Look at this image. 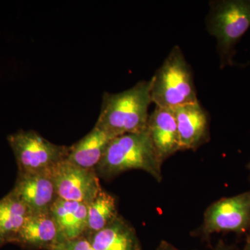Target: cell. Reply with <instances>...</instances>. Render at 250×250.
I'll use <instances>...</instances> for the list:
<instances>
[{
	"label": "cell",
	"mask_w": 250,
	"mask_h": 250,
	"mask_svg": "<svg viewBox=\"0 0 250 250\" xmlns=\"http://www.w3.org/2000/svg\"><path fill=\"white\" fill-rule=\"evenodd\" d=\"M150 90V80H143L120 93L105 92L95 126L115 137L147 129Z\"/></svg>",
	"instance_id": "1"
},
{
	"label": "cell",
	"mask_w": 250,
	"mask_h": 250,
	"mask_svg": "<svg viewBox=\"0 0 250 250\" xmlns=\"http://www.w3.org/2000/svg\"><path fill=\"white\" fill-rule=\"evenodd\" d=\"M162 164L147 129L112 140L95 171L104 178L111 179L126 171L141 170L161 182Z\"/></svg>",
	"instance_id": "2"
},
{
	"label": "cell",
	"mask_w": 250,
	"mask_h": 250,
	"mask_svg": "<svg viewBox=\"0 0 250 250\" xmlns=\"http://www.w3.org/2000/svg\"><path fill=\"white\" fill-rule=\"evenodd\" d=\"M151 98L159 107L174 108L198 102L191 67L174 46L151 78Z\"/></svg>",
	"instance_id": "3"
},
{
	"label": "cell",
	"mask_w": 250,
	"mask_h": 250,
	"mask_svg": "<svg viewBox=\"0 0 250 250\" xmlns=\"http://www.w3.org/2000/svg\"><path fill=\"white\" fill-rule=\"evenodd\" d=\"M209 4L206 22L216 39L220 66L233 65L235 47L250 28V0H220Z\"/></svg>",
	"instance_id": "4"
},
{
	"label": "cell",
	"mask_w": 250,
	"mask_h": 250,
	"mask_svg": "<svg viewBox=\"0 0 250 250\" xmlns=\"http://www.w3.org/2000/svg\"><path fill=\"white\" fill-rule=\"evenodd\" d=\"M8 143L12 149L18 173H43L65 160L69 147L59 146L33 130H20L10 134Z\"/></svg>",
	"instance_id": "5"
},
{
	"label": "cell",
	"mask_w": 250,
	"mask_h": 250,
	"mask_svg": "<svg viewBox=\"0 0 250 250\" xmlns=\"http://www.w3.org/2000/svg\"><path fill=\"white\" fill-rule=\"evenodd\" d=\"M250 231V189L211 204L205 210L201 226L194 231L193 235L207 241L216 233L241 235Z\"/></svg>",
	"instance_id": "6"
},
{
	"label": "cell",
	"mask_w": 250,
	"mask_h": 250,
	"mask_svg": "<svg viewBox=\"0 0 250 250\" xmlns=\"http://www.w3.org/2000/svg\"><path fill=\"white\" fill-rule=\"evenodd\" d=\"M49 173L57 196L62 200L88 205L103 190L95 170L83 168L66 159L57 164Z\"/></svg>",
	"instance_id": "7"
},
{
	"label": "cell",
	"mask_w": 250,
	"mask_h": 250,
	"mask_svg": "<svg viewBox=\"0 0 250 250\" xmlns=\"http://www.w3.org/2000/svg\"><path fill=\"white\" fill-rule=\"evenodd\" d=\"M11 192L27 207L31 213L49 211L58 196L49 172L18 173Z\"/></svg>",
	"instance_id": "8"
},
{
	"label": "cell",
	"mask_w": 250,
	"mask_h": 250,
	"mask_svg": "<svg viewBox=\"0 0 250 250\" xmlns=\"http://www.w3.org/2000/svg\"><path fill=\"white\" fill-rule=\"evenodd\" d=\"M177 123L181 150H195L210 139L209 116L200 102L172 109Z\"/></svg>",
	"instance_id": "9"
},
{
	"label": "cell",
	"mask_w": 250,
	"mask_h": 250,
	"mask_svg": "<svg viewBox=\"0 0 250 250\" xmlns=\"http://www.w3.org/2000/svg\"><path fill=\"white\" fill-rule=\"evenodd\" d=\"M147 130L161 162L181 151L178 130L172 109L156 106L149 114Z\"/></svg>",
	"instance_id": "10"
},
{
	"label": "cell",
	"mask_w": 250,
	"mask_h": 250,
	"mask_svg": "<svg viewBox=\"0 0 250 250\" xmlns=\"http://www.w3.org/2000/svg\"><path fill=\"white\" fill-rule=\"evenodd\" d=\"M59 242L58 229L50 212L31 213L14 244L28 250H51Z\"/></svg>",
	"instance_id": "11"
},
{
	"label": "cell",
	"mask_w": 250,
	"mask_h": 250,
	"mask_svg": "<svg viewBox=\"0 0 250 250\" xmlns=\"http://www.w3.org/2000/svg\"><path fill=\"white\" fill-rule=\"evenodd\" d=\"M49 212L58 229V243L85 236L88 205L82 202L67 201L58 197L51 207Z\"/></svg>",
	"instance_id": "12"
},
{
	"label": "cell",
	"mask_w": 250,
	"mask_h": 250,
	"mask_svg": "<svg viewBox=\"0 0 250 250\" xmlns=\"http://www.w3.org/2000/svg\"><path fill=\"white\" fill-rule=\"evenodd\" d=\"M86 238L95 250H142L134 227L121 215L103 229Z\"/></svg>",
	"instance_id": "13"
},
{
	"label": "cell",
	"mask_w": 250,
	"mask_h": 250,
	"mask_svg": "<svg viewBox=\"0 0 250 250\" xmlns=\"http://www.w3.org/2000/svg\"><path fill=\"white\" fill-rule=\"evenodd\" d=\"M114 138L95 125L84 137L69 147L66 160L83 168L95 170Z\"/></svg>",
	"instance_id": "14"
},
{
	"label": "cell",
	"mask_w": 250,
	"mask_h": 250,
	"mask_svg": "<svg viewBox=\"0 0 250 250\" xmlns=\"http://www.w3.org/2000/svg\"><path fill=\"white\" fill-rule=\"evenodd\" d=\"M31 214L30 210L11 191L0 200V238L3 246L14 244Z\"/></svg>",
	"instance_id": "15"
},
{
	"label": "cell",
	"mask_w": 250,
	"mask_h": 250,
	"mask_svg": "<svg viewBox=\"0 0 250 250\" xmlns=\"http://www.w3.org/2000/svg\"><path fill=\"white\" fill-rule=\"evenodd\" d=\"M118 215L116 198L103 189L88 205L87 229L84 236H91L103 229Z\"/></svg>",
	"instance_id": "16"
},
{
	"label": "cell",
	"mask_w": 250,
	"mask_h": 250,
	"mask_svg": "<svg viewBox=\"0 0 250 250\" xmlns=\"http://www.w3.org/2000/svg\"><path fill=\"white\" fill-rule=\"evenodd\" d=\"M51 250H95L86 237L83 236L75 239L58 243Z\"/></svg>",
	"instance_id": "17"
},
{
	"label": "cell",
	"mask_w": 250,
	"mask_h": 250,
	"mask_svg": "<svg viewBox=\"0 0 250 250\" xmlns=\"http://www.w3.org/2000/svg\"><path fill=\"white\" fill-rule=\"evenodd\" d=\"M211 250H240L236 246L225 243L223 240H220L212 248Z\"/></svg>",
	"instance_id": "18"
},
{
	"label": "cell",
	"mask_w": 250,
	"mask_h": 250,
	"mask_svg": "<svg viewBox=\"0 0 250 250\" xmlns=\"http://www.w3.org/2000/svg\"><path fill=\"white\" fill-rule=\"evenodd\" d=\"M156 250H183L179 249L177 247L172 245V243H169L168 241H161L159 244L158 245Z\"/></svg>",
	"instance_id": "19"
},
{
	"label": "cell",
	"mask_w": 250,
	"mask_h": 250,
	"mask_svg": "<svg viewBox=\"0 0 250 250\" xmlns=\"http://www.w3.org/2000/svg\"><path fill=\"white\" fill-rule=\"evenodd\" d=\"M242 250H250V233L246 238V244Z\"/></svg>",
	"instance_id": "20"
},
{
	"label": "cell",
	"mask_w": 250,
	"mask_h": 250,
	"mask_svg": "<svg viewBox=\"0 0 250 250\" xmlns=\"http://www.w3.org/2000/svg\"><path fill=\"white\" fill-rule=\"evenodd\" d=\"M247 169H248V171L250 172V161L248 162V164H247Z\"/></svg>",
	"instance_id": "21"
},
{
	"label": "cell",
	"mask_w": 250,
	"mask_h": 250,
	"mask_svg": "<svg viewBox=\"0 0 250 250\" xmlns=\"http://www.w3.org/2000/svg\"><path fill=\"white\" fill-rule=\"evenodd\" d=\"M2 246H3L2 243H1V238H0V248H1V247H2Z\"/></svg>",
	"instance_id": "22"
}]
</instances>
